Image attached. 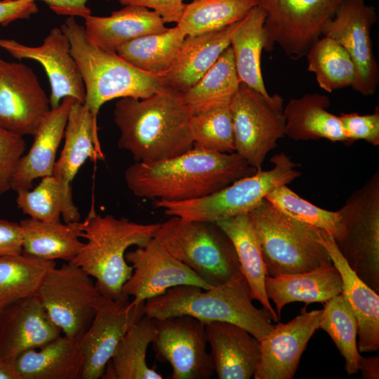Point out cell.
<instances>
[{
	"mask_svg": "<svg viewBox=\"0 0 379 379\" xmlns=\"http://www.w3.org/2000/svg\"><path fill=\"white\" fill-rule=\"evenodd\" d=\"M257 170L237 153L222 154L194 147L156 162H135L124 179L136 197L167 201L202 197Z\"/></svg>",
	"mask_w": 379,
	"mask_h": 379,
	"instance_id": "6da1fadb",
	"label": "cell"
},
{
	"mask_svg": "<svg viewBox=\"0 0 379 379\" xmlns=\"http://www.w3.org/2000/svg\"><path fill=\"white\" fill-rule=\"evenodd\" d=\"M191 116L182 93L168 87L145 98H121L114 109L118 147L135 162L177 157L193 148Z\"/></svg>",
	"mask_w": 379,
	"mask_h": 379,
	"instance_id": "7a4b0ae2",
	"label": "cell"
},
{
	"mask_svg": "<svg viewBox=\"0 0 379 379\" xmlns=\"http://www.w3.org/2000/svg\"><path fill=\"white\" fill-rule=\"evenodd\" d=\"M249 285L243 275L224 284L204 289L182 284L147 299L144 312L153 319L190 315L204 323L222 321L244 328L258 340L274 328L264 309L253 303Z\"/></svg>",
	"mask_w": 379,
	"mask_h": 379,
	"instance_id": "3957f363",
	"label": "cell"
},
{
	"mask_svg": "<svg viewBox=\"0 0 379 379\" xmlns=\"http://www.w3.org/2000/svg\"><path fill=\"white\" fill-rule=\"evenodd\" d=\"M159 226L160 223L143 224L112 215H102L91 208L82 222V238L86 242L69 262L95 279L102 296L124 298L122 287L133 272L125 258L126 251L133 246H145Z\"/></svg>",
	"mask_w": 379,
	"mask_h": 379,
	"instance_id": "277c9868",
	"label": "cell"
},
{
	"mask_svg": "<svg viewBox=\"0 0 379 379\" xmlns=\"http://www.w3.org/2000/svg\"><path fill=\"white\" fill-rule=\"evenodd\" d=\"M70 43L84 84V104L97 118L106 102L114 98H145L165 88L162 79L135 67L117 53L102 50L86 38L84 26L69 16L60 26Z\"/></svg>",
	"mask_w": 379,
	"mask_h": 379,
	"instance_id": "5b68a950",
	"label": "cell"
},
{
	"mask_svg": "<svg viewBox=\"0 0 379 379\" xmlns=\"http://www.w3.org/2000/svg\"><path fill=\"white\" fill-rule=\"evenodd\" d=\"M248 214L260 238L267 276L333 265L320 241L319 229L285 215L265 198Z\"/></svg>",
	"mask_w": 379,
	"mask_h": 379,
	"instance_id": "8992f818",
	"label": "cell"
},
{
	"mask_svg": "<svg viewBox=\"0 0 379 379\" xmlns=\"http://www.w3.org/2000/svg\"><path fill=\"white\" fill-rule=\"evenodd\" d=\"M270 161L273 164L271 169L256 171L206 196L181 201L155 200L154 206L162 208L166 215L188 221L216 222L248 214L272 190L302 175L297 169L299 164L284 152L274 155Z\"/></svg>",
	"mask_w": 379,
	"mask_h": 379,
	"instance_id": "52a82bcc",
	"label": "cell"
},
{
	"mask_svg": "<svg viewBox=\"0 0 379 379\" xmlns=\"http://www.w3.org/2000/svg\"><path fill=\"white\" fill-rule=\"evenodd\" d=\"M154 238L211 287L242 275L234 244L216 222L171 216L160 223Z\"/></svg>",
	"mask_w": 379,
	"mask_h": 379,
	"instance_id": "ba28073f",
	"label": "cell"
},
{
	"mask_svg": "<svg viewBox=\"0 0 379 379\" xmlns=\"http://www.w3.org/2000/svg\"><path fill=\"white\" fill-rule=\"evenodd\" d=\"M345 227L337 246L357 276L379 292V173L354 191L338 211Z\"/></svg>",
	"mask_w": 379,
	"mask_h": 379,
	"instance_id": "9c48e42d",
	"label": "cell"
},
{
	"mask_svg": "<svg viewBox=\"0 0 379 379\" xmlns=\"http://www.w3.org/2000/svg\"><path fill=\"white\" fill-rule=\"evenodd\" d=\"M284 107L279 95H264L242 82L230 105L235 152L257 171L285 136Z\"/></svg>",
	"mask_w": 379,
	"mask_h": 379,
	"instance_id": "30bf717a",
	"label": "cell"
},
{
	"mask_svg": "<svg viewBox=\"0 0 379 379\" xmlns=\"http://www.w3.org/2000/svg\"><path fill=\"white\" fill-rule=\"evenodd\" d=\"M36 295L63 335L77 340L89 326L102 298L92 277L71 262L51 269Z\"/></svg>",
	"mask_w": 379,
	"mask_h": 379,
	"instance_id": "8fae6325",
	"label": "cell"
},
{
	"mask_svg": "<svg viewBox=\"0 0 379 379\" xmlns=\"http://www.w3.org/2000/svg\"><path fill=\"white\" fill-rule=\"evenodd\" d=\"M343 0H256L265 12V51L279 46L291 60L305 56Z\"/></svg>",
	"mask_w": 379,
	"mask_h": 379,
	"instance_id": "7c38bea8",
	"label": "cell"
},
{
	"mask_svg": "<svg viewBox=\"0 0 379 379\" xmlns=\"http://www.w3.org/2000/svg\"><path fill=\"white\" fill-rule=\"evenodd\" d=\"M152 342L157 359L168 362L171 379H208L215 373L213 359L206 350L205 323L190 315L154 319Z\"/></svg>",
	"mask_w": 379,
	"mask_h": 379,
	"instance_id": "4fadbf2b",
	"label": "cell"
},
{
	"mask_svg": "<svg viewBox=\"0 0 379 379\" xmlns=\"http://www.w3.org/2000/svg\"><path fill=\"white\" fill-rule=\"evenodd\" d=\"M376 21L375 7L365 0H343L321 31V36L333 39L349 53L357 72L352 88L365 96L375 94L379 80L371 37Z\"/></svg>",
	"mask_w": 379,
	"mask_h": 379,
	"instance_id": "5bb4252c",
	"label": "cell"
},
{
	"mask_svg": "<svg viewBox=\"0 0 379 379\" xmlns=\"http://www.w3.org/2000/svg\"><path fill=\"white\" fill-rule=\"evenodd\" d=\"M126 261L133 272L122 287L124 298L133 297L135 305L178 285H195L204 289L211 288L193 271L185 266L162 246L152 239L145 246L126 251Z\"/></svg>",
	"mask_w": 379,
	"mask_h": 379,
	"instance_id": "9a60e30c",
	"label": "cell"
},
{
	"mask_svg": "<svg viewBox=\"0 0 379 379\" xmlns=\"http://www.w3.org/2000/svg\"><path fill=\"white\" fill-rule=\"evenodd\" d=\"M49 98L28 66L1 60L0 125L19 135H34L51 110Z\"/></svg>",
	"mask_w": 379,
	"mask_h": 379,
	"instance_id": "2e32d148",
	"label": "cell"
},
{
	"mask_svg": "<svg viewBox=\"0 0 379 379\" xmlns=\"http://www.w3.org/2000/svg\"><path fill=\"white\" fill-rule=\"evenodd\" d=\"M145 302L102 296L89 326L79 340L84 357L81 379L101 378L118 343L130 326L145 314Z\"/></svg>",
	"mask_w": 379,
	"mask_h": 379,
	"instance_id": "e0dca14e",
	"label": "cell"
},
{
	"mask_svg": "<svg viewBox=\"0 0 379 379\" xmlns=\"http://www.w3.org/2000/svg\"><path fill=\"white\" fill-rule=\"evenodd\" d=\"M0 47L13 57L38 61L44 67L51 84V109L58 107L65 97L84 103L86 91L79 67L70 52V43L60 28H53L36 47L13 39H0Z\"/></svg>",
	"mask_w": 379,
	"mask_h": 379,
	"instance_id": "ac0fdd59",
	"label": "cell"
},
{
	"mask_svg": "<svg viewBox=\"0 0 379 379\" xmlns=\"http://www.w3.org/2000/svg\"><path fill=\"white\" fill-rule=\"evenodd\" d=\"M322 310L301 313L286 324L279 323L260 340L255 379H291L307 343L319 328Z\"/></svg>",
	"mask_w": 379,
	"mask_h": 379,
	"instance_id": "d6986e66",
	"label": "cell"
},
{
	"mask_svg": "<svg viewBox=\"0 0 379 379\" xmlns=\"http://www.w3.org/2000/svg\"><path fill=\"white\" fill-rule=\"evenodd\" d=\"M35 294L15 301L0 313V358L15 361L22 352L62 335Z\"/></svg>",
	"mask_w": 379,
	"mask_h": 379,
	"instance_id": "ffe728a7",
	"label": "cell"
},
{
	"mask_svg": "<svg viewBox=\"0 0 379 379\" xmlns=\"http://www.w3.org/2000/svg\"><path fill=\"white\" fill-rule=\"evenodd\" d=\"M320 241L327 250L333 266L341 277L342 292L358 324L357 347L359 352L379 349V295L350 267L340 252L335 239L320 230Z\"/></svg>",
	"mask_w": 379,
	"mask_h": 379,
	"instance_id": "44dd1931",
	"label": "cell"
},
{
	"mask_svg": "<svg viewBox=\"0 0 379 379\" xmlns=\"http://www.w3.org/2000/svg\"><path fill=\"white\" fill-rule=\"evenodd\" d=\"M63 138L64 145L52 175L65 196L73 200L72 182L79 170L87 159L96 161L104 159L98 138L97 118L84 103L77 100L73 102Z\"/></svg>",
	"mask_w": 379,
	"mask_h": 379,
	"instance_id": "7402d4cb",
	"label": "cell"
},
{
	"mask_svg": "<svg viewBox=\"0 0 379 379\" xmlns=\"http://www.w3.org/2000/svg\"><path fill=\"white\" fill-rule=\"evenodd\" d=\"M205 329L218 379L253 377L260 357V340L232 323L206 322Z\"/></svg>",
	"mask_w": 379,
	"mask_h": 379,
	"instance_id": "603a6c76",
	"label": "cell"
},
{
	"mask_svg": "<svg viewBox=\"0 0 379 379\" xmlns=\"http://www.w3.org/2000/svg\"><path fill=\"white\" fill-rule=\"evenodd\" d=\"M75 99L64 98L51 109L34 136L29 151L19 160L11 180V190H29L36 179L51 175L56 154L64 137L69 114Z\"/></svg>",
	"mask_w": 379,
	"mask_h": 379,
	"instance_id": "cb8c5ba5",
	"label": "cell"
},
{
	"mask_svg": "<svg viewBox=\"0 0 379 379\" xmlns=\"http://www.w3.org/2000/svg\"><path fill=\"white\" fill-rule=\"evenodd\" d=\"M84 19L87 39L96 47L114 53L133 39L168 29L157 13L138 5H126L109 16L90 15Z\"/></svg>",
	"mask_w": 379,
	"mask_h": 379,
	"instance_id": "d4e9b609",
	"label": "cell"
},
{
	"mask_svg": "<svg viewBox=\"0 0 379 379\" xmlns=\"http://www.w3.org/2000/svg\"><path fill=\"white\" fill-rule=\"evenodd\" d=\"M237 23L197 35L186 36L175 60L161 78L166 87L184 93L208 71L230 45Z\"/></svg>",
	"mask_w": 379,
	"mask_h": 379,
	"instance_id": "484cf974",
	"label": "cell"
},
{
	"mask_svg": "<svg viewBox=\"0 0 379 379\" xmlns=\"http://www.w3.org/2000/svg\"><path fill=\"white\" fill-rule=\"evenodd\" d=\"M342 285L340 273L333 265L277 277L266 276L265 279L266 294L275 304L279 318L286 305L294 302L324 303L341 293Z\"/></svg>",
	"mask_w": 379,
	"mask_h": 379,
	"instance_id": "4316f807",
	"label": "cell"
},
{
	"mask_svg": "<svg viewBox=\"0 0 379 379\" xmlns=\"http://www.w3.org/2000/svg\"><path fill=\"white\" fill-rule=\"evenodd\" d=\"M330 105L328 97L319 93H307L291 99L284 107L285 135L296 141L327 139L352 144L344 132L339 116L328 111Z\"/></svg>",
	"mask_w": 379,
	"mask_h": 379,
	"instance_id": "83f0119b",
	"label": "cell"
},
{
	"mask_svg": "<svg viewBox=\"0 0 379 379\" xmlns=\"http://www.w3.org/2000/svg\"><path fill=\"white\" fill-rule=\"evenodd\" d=\"M15 367L21 379H81L84 357L79 340L61 335L22 352Z\"/></svg>",
	"mask_w": 379,
	"mask_h": 379,
	"instance_id": "f1b7e54d",
	"label": "cell"
},
{
	"mask_svg": "<svg viewBox=\"0 0 379 379\" xmlns=\"http://www.w3.org/2000/svg\"><path fill=\"white\" fill-rule=\"evenodd\" d=\"M216 223L234 244L241 273L249 285L253 299L262 305L271 319L277 321L279 318L266 294L265 279L267 275L260 238L249 214L236 215Z\"/></svg>",
	"mask_w": 379,
	"mask_h": 379,
	"instance_id": "f546056e",
	"label": "cell"
},
{
	"mask_svg": "<svg viewBox=\"0 0 379 379\" xmlns=\"http://www.w3.org/2000/svg\"><path fill=\"white\" fill-rule=\"evenodd\" d=\"M22 253L55 261H71L84 244L82 222L42 221L31 218L22 220Z\"/></svg>",
	"mask_w": 379,
	"mask_h": 379,
	"instance_id": "4dcf8cb0",
	"label": "cell"
},
{
	"mask_svg": "<svg viewBox=\"0 0 379 379\" xmlns=\"http://www.w3.org/2000/svg\"><path fill=\"white\" fill-rule=\"evenodd\" d=\"M156 336L154 319L144 314L126 331L108 361L103 379H162L146 361L149 345Z\"/></svg>",
	"mask_w": 379,
	"mask_h": 379,
	"instance_id": "1f68e13d",
	"label": "cell"
},
{
	"mask_svg": "<svg viewBox=\"0 0 379 379\" xmlns=\"http://www.w3.org/2000/svg\"><path fill=\"white\" fill-rule=\"evenodd\" d=\"M266 14L253 7L237 25L230 36L236 70L240 82L264 95H269L261 72V54L265 47L264 23Z\"/></svg>",
	"mask_w": 379,
	"mask_h": 379,
	"instance_id": "d6a6232c",
	"label": "cell"
},
{
	"mask_svg": "<svg viewBox=\"0 0 379 379\" xmlns=\"http://www.w3.org/2000/svg\"><path fill=\"white\" fill-rule=\"evenodd\" d=\"M239 84L230 46L201 79L182 93V97L191 115H194L217 107L229 106Z\"/></svg>",
	"mask_w": 379,
	"mask_h": 379,
	"instance_id": "836d02e7",
	"label": "cell"
},
{
	"mask_svg": "<svg viewBox=\"0 0 379 379\" xmlns=\"http://www.w3.org/2000/svg\"><path fill=\"white\" fill-rule=\"evenodd\" d=\"M185 36L175 26L133 39L122 45L117 53L138 69L162 78L173 65Z\"/></svg>",
	"mask_w": 379,
	"mask_h": 379,
	"instance_id": "e575fe53",
	"label": "cell"
},
{
	"mask_svg": "<svg viewBox=\"0 0 379 379\" xmlns=\"http://www.w3.org/2000/svg\"><path fill=\"white\" fill-rule=\"evenodd\" d=\"M55 261L25 254L0 258V313L22 298L34 295Z\"/></svg>",
	"mask_w": 379,
	"mask_h": 379,
	"instance_id": "d590c367",
	"label": "cell"
},
{
	"mask_svg": "<svg viewBox=\"0 0 379 379\" xmlns=\"http://www.w3.org/2000/svg\"><path fill=\"white\" fill-rule=\"evenodd\" d=\"M307 70L315 74L319 86L331 93L354 86L357 72L347 51L332 38L321 36L308 50Z\"/></svg>",
	"mask_w": 379,
	"mask_h": 379,
	"instance_id": "8d00e7d4",
	"label": "cell"
},
{
	"mask_svg": "<svg viewBox=\"0 0 379 379\" xmlns=\"http://www.w3.org/2000/svg\"><path fill=\"white\" fill-rule=\"evenodd\" d=\"M256 6V0H192L176 26L186 36L212 32L241 20Z\"/></svg>",
	"mask_w": 379,
	"mask_h": 379,
	"instance_id": "74e56055",
	"label": "cell"
},
{
	"mask_svg": "<svg viewBox=\"0 0 379 379\" xmlns=\"http://www.w3.org/2000/svg\"><path fill=\"white\" fill-rule=\"evenodd\" d=\"M17 192L16 203L23 213L29 218L48 222L80 221V213L73 200L69 199L55 178L51 175L41 178L33 190Z\"/></svg>",
	"mask_w": 379,
	"mask_h": 379,
	"instance_id": "f35d334b",
	"label": "cell"
},
{
	"mask_svg": "<svg viewBox=\"0 0 379 379\" xmlns=\"http://www.w3.org/2000/svg\"><path fill=\"white\" fill-rule=\"evenodd\" d=\"M319 328L331 338L345 361V369L351 375L359 371L361 356L357 347L358 324L347 301L340 293L326 302L319 319Z\"/></svg>",
	"mask_w": 379,
	"mask_h": 379,
	"instance_id": "ab89813d",
	"label": "cell"
},
{
	"mask_svg": "<svg viewBox=\"0 0 379 379\" xmlns=\"http://www.w3.org/2000/svg\"><path fill=\"white\" fill-rule=\"evenodd\" d=\"M265 199L285 215L326 231L333 237L335 242L344 237L345 227L338 211L325 210L311 204L287 185L277 187Z\"/></svg>",
	"mask_w": 379,
	"mask_h": 379,
	"instance_id": "60d3db41",
	"label": "cell"
},
{
	"mask_svg": "<svg viewBox=\"0 0 379 379\" xmlns=\"http://www.w3.org/2000/svg\"><path fill=\"white\" fill-rule=\"evenodd\" d=\"M190 130L194 147L222 154L236 151L230 105L192 115Z\"/></svg>",
	"mask_w": 379,
	"mask_h": 379,
	"instance_id": "b9f144b4",
	"label": "cell"
},
{
	"mask_svg": "<svg viewBox=\"0 0 379 379\" xmlns=\"http://www.w3.org/2000/svg\"><path fill=\"white\" fill-rule=\"evenodd\" d=\"M25 148L23 136L0 125V195L11 190L12 175Z\"/></svg>",
	"mask_w": 379,
	"mask_h": 379,
	"instance_id": "7bdbcfd3",
	"label": "cell"
},
{
	"mask_svg": "<svg viewBox=\"0 0 379 379\" xmlns=\"http://www.w3.org/2000/svg\"><path fill=\"white\" fill-rule=\"evenodd\" d=\"M339 117L345 135L352 143L363 140L373 146L379 145L378 107L372 114L342 113Z\"/></svg>",
	"mask_w": 379,
	"mask_h": 379,
	"instance_id": "ee69618b",
	"label": "cell"
},
{
	"mask_svg": "<svg viewBox=\"0 0 379 379\" xmlns=\"http://www.w3.org/2000/svg\"><path fill=\"white\" fill-rule=\"evenodd\" d=\"M124 6L138 5L157 13L166 22L177 23L184 11V0H118Z\"/></svg>",
	"mask_w": 379,
	"mask_h": 379,
	"instance_id": "f6af8a7d",
	"label": "cell"
},
{
	"mask_svg": "<svg viewBox=\"0 0 379 379\" xmlns=\"http://www.w3.org/2000/svg\"><path fill=\"white\" fill-rule=\"evenodd\" d=\"M22 253V230L20 223L0 220V258Z\"/></svg>",
	"mask_w": 379,
	"mask_h": 379,
	"instance_id": "bcb514c9",
	"label": "cell"
},
{
	"mask_svg": "<svg viewBox=\"0 0 379 379\" xmlns=\"http://www.w3.org/2000/svg\"><path fill=\"white\" fill-rule=\"evenodd\" d=\"M37 12L34 0H0V25L6 26L17 20L29 19Z\"/></svg>",
	"mask_w": 379,
	"mask_h": 379,
	"instance_id": "7dc6e473",
	"label": "cell"
},
{
	"mask_svg": "<svg viewBox=\"0 0 379 379\" xmlns=\"http://www.w3.org/2000/svg\"><path fill=\"white\" fill-rule=\"evenodd\" d=\"M35 1V0H34ZM58 15L79 16L84 18L91 15L86 6L88 0H41ZM109 1V0H107Z\"/></svg>",
	"mask_w": 379,
	"mask_h": 379,
	"instance_id": "c3c4849f",
	"label": "cell"
},
{
	"mask_svg": "<svg viewBox=\"0 0 379 379\" xmlns=\"http://www.w3.org/2000/svg\"><path fill=\"white\" fill-rule=\"evenodd\" d=\"M359 371L362 372L364 379L379 378V357L378 355L364 357L361 355L359 359Z\"/></svg>",
	"mask_w": 379,
	"mask_h": 379,
	"instance_id": "681fc988",
	"label": "cell"
},
{
	"mask_svg": "<svg viewBox=\"0 0 379 379\" xmlns=\"http://www.w3.org/2000/svg\"><path fill=\"white\" fill-rule=\"evenodd\" d=\"M0 379H21L15 361L0 358Z\"/></svg>",
	"mask_w": 379,
	"mask_h": 379,
	"instance_id": "f907efd6",
	"label": "cell"
},
{
	"mask_svg": "<svg viewBox=\"0 0 379 379\" xmlns=\"http://www.w3.org/2000/svg\"><path fill=\"white\" fill-rule=\"evenodd\" d=\"M1 60H2V59H1V57H0V65H1Z\"/></svg>",
	"mask_w": 379,
	"mask_h": 379,
	"instance_id": "816d5d0a",
	"label": "cell"
}]
</instances>
